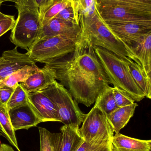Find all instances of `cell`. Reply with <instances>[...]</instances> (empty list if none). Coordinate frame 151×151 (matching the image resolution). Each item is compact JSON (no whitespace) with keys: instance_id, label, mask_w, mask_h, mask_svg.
<instances>
[{"instance_id":"6da1fadb","label":"cell","mask_w":151,"mask_h":151,"mask_svg":"<svg viewBox=\"0 0 151 151\" xmlns=\"http://www.w3.org/2000/svg\"><path fill=\"white\" fill-rule=\"evenodd\" d=\"M69 56L45 65L56 71L60 81L78 103L89 107L110 81L98 57L94 46L81 31L74 51Z\"/></svg>"},{"instance_id":"7a4b0ae2","label":"cell","mask_w":151,"mask_h":151,"mask_svg":"<svg viewBox=\"0 0 151 151\" xmlns=\"http://www.w3.org/2000/svg\"><path fill=\"white\" fill-rule=\"evenodd\" d=\"M94 47L110 83L136 102L144 99L145 95L129 70V64L132 60H126L103 48L96 46Z\"/></svg>"},{"instance_id":"3957f363","label":"cell","mask_w":151,"mask_h":151,"mask_svg":"<svg viewBox=\"0 0 151 151\" xmlns=\"http://www.w3.org/2000/svg\"><path fill=\"white\" fill-rule=\"evenodd\" d=\"M82 33L93 46L105 49L126 60L141 65L139 60L105 26L97 9L86 16L79 13Z\"/></svg>"},{"instance_id":"277c9868","label":"cell","mask_w":151,"mask_h":151,"mask_svg":"<svg viewBox=\"0 0 151 151\" xmlns=\"http://www.w3.org/2000/svg\"><path fill=\"white\" fill-rule=\"evenodd\" d=\"M80 34L79 24L64 33L37 41L27 53L35 63H48L74 52Z\"/></svg>"},{"instance_id":"5b68a950","label":"cell","mask_w":151,"mask_h":151,"mask_svg":"<svg viewBox=\"0 0 151 151\" xmlns=\"http://www.w3.org/2000/svg\"><path fill=\"white\" fill-rule=\"evenodd\" d=\"M17 17L10 35V41L16 47L28 50L37 40L42 24L38 9L15 5Z\"/></svg>"},{"instance_id":"8992f818","label":"cell","mask_w":151,"mask_h":151,"mask_svg":"<svg viewBox=\"0 0 151 151\" xmlns=\"http://www.w3.org/2000/svg\"><path fill=\"white\" fill-rule=\"evenodd\" d=\"M40 91L56 106L60 122L64 125L80 126L86 114L64 85L56 80L52 85Z\"/></svg>"},{"instance_id":"52a82bcc","label":"cell","mask_w":151,"mask_h":151,"mask_svg":"<svg viewBox=\"0 0 151 151\" xmlns=\"http://www.w3.org/2000/svg\"><path fill=\"white\" fill-rule=\"evenodd\" d=\"M79 131L84 141L87 142L111 140L114 135L107 115L95 106L85 114Z\"/></svg>"},{"instance_id":"ba28073f","label":"cell","mask_w":151,"mask_h":151,"mask_svg":"<svg viewBox=\"0 0 151 151\" xmlns=\"http://www.w3.org/2000/svg\"><path fill=\"white\" fill-rule=\"evenodd\" d=\"M104 22L108 29L124 44L131 53V46L138 42L146 34L151 32V26L132 22Z\"/></svg>"},{"instance_id":"9c48e42d","label":"cell","mask_w":151,"mask_h":151,"mask_svg":"<svg viewBox=\"0 0 151 151\" xmlns=\"http://www.w3.org/2000/svg\"><path fill=\"white\" fill-rule=\"evenodd\" d=\"M97 9L104 21L132 22L151 26V12L117 6H100Z\"/></svg>"},{"instance_id":"30bf717a","label":"cell","mask_w":151,"mask_h":151,"mask_svg":"<svg viewBox=\"0 0 151 151\" xmlns=\"http://www.w3.org/2000/svg\"><path fill=\"white\" fill-rule=\"evenodd\" d=\"M27 103L42 122H59L57 109L54 103L41 91L27 93Z\"/></svg>"},{"instance_id":"8fae6325","label":"cell","mask_w":151,"mask_h":151,"mask_svg":"<svg viewBox=\"0 0 151 151\" xmlns=\"http://www.w3.org/2000/svg\"><path fill=\"white\" fill-rule=\"evenodd\" d=\"M35 64V62L29 58L27 53L19 52L17 47L4 51L0 56V81L26 65Z\"/></svg>"},{"instance_id":"7c38bea8","label":"cell","mask_w":151,"mask_h":151,"mask_svg":"<svg viewBox=\"0 0 151 151\" xmlns=\"http://www.w3.org/2000/svg\"><path fill=\"white\" fill-rule=\"evenodd\" d=\"M9 115L15 131L28 129L42 122L28 103L9 109Z\"/></svg>"},{"instance_id":"4fadbf2b","label":"cell","mask_w":151,"mask_h":151,"mask_svg":"<svg viewBox=\"0 0 151 151\" xmlns=\"http://www.w3.org/2000/svg\"><path fill=\"white\" fill-rule=\"evenodd\" d=\"M56 80V71L47 65L33 72L25 81L20 83L27 93L40 91L52 85Z\"/></svg>"},{"instance_id":"5bb4252c","label":"cell","mask_w":151,"mask_h":151,"mask_svg":"<svg viewBox=\"0 0 151 151\" xmlns=\"http://www.w3.org/2000/svg\"><path fill=\"white\" fill-rule=\"evenodd\" d=\"M151 140H142L124 135H113L111 141V151H151Z\"/></svg>"},{"instance_id":"9a60e30c","label":"cell","mask_w":151,"mask_h":151,"mask_svg":"<svg viewBox=\"0 0 151 151\" xmlns=\"http://www.w3.org/2000/svg\"><path fill=\"white\" fill-rule=\"evenodd\" d=\"M79 128V126L75 125H64L61 127L58 151H77L84 142Z\"/></svg>"},{"instance_id":"2e32d148","label":"cell","mask_w":151,"mask_h":151,"mask_svg":"<svg viewBox=\"0 0 151 151\" xmlns=\"http://www.w3.org/2000/svg\"><path fill=\"white\" fill-rule=\"evenodd\" d=\"M151 32L146 34L130 47L131 52L140 62L146 75L151 78Z\"/></svg>"},{"instance_id":"e0dca14e","label":"cell","mask_w":151,"mask_h":151,"mask_svg":"<svg viewBox=\"0 0 151 151\" xmlns=\"http://www.w3.org/2000/svg\"><path fill=\"white\" fill-rule=\"evenodd\" d=\"M137 106L138 104L134 103L129 105L118 107L107 115L108 121L114 133H120L121 130L134 116Z\"/></svg>"},{"instance_id":"ac0fdd59","label":"cell","mask_w":151,"mask_h":151,"mask_svg":"<svg viewBox=\"0 0 151 151\" xmlns=\"http://www.w3.org/2000/svg\"><path fill=\"white\" fill-rule=\"evenodd\" d=\"M78 26L79 25L73 24L61 19L55 17L42 26L40 35L37 41L64 33Z\"/></svg>"},{"instance_id":"d6986e66","label":"cell","mask_w":151,"mask_h":151,"mask_svg":"<svg viewBox=\"0 0 151 151\" xmlns=\"http://www.w3.org/2000/svg\"><path fill=\"white\" fill-rule=\"evenodd\" d=\"M0 132L1 134L9 141L18 151L19 148L15 131L13 129L10 119L9 110L7 105L0 102Z\"/></svg>"},{"instance_id":"ffe728a7","label":"cell","mask_w":151,"mask_h":151,"mask_svg":"<svg viewBox=\"0 0 151 151\" xmlns=\"http://www.w3.org/2000/svg\"><path fill=\"white\" fill-rule=\"evenodd\" d=\"M100 6H113L151 12V0H96Z\"/></svg>"},{"instance_id":"44dd1931","label":"cell","mask_w":151,"mask_h":151,"mask_svg":"<svg viewBox=\"0 0 151 151\" xmlns=\"http://www.w3.org/2000/svg\"><path fill=\"white\" fill-rule=\"evenodd\" d=\"M129 70L137 84L142 91L145 97L151 98V78L145 73L141 65H139L133 61L129 64Z\"/></svg>"},{"instance_id":"7402d4cb","label":"cell","mask_w":151,"mask_h":151,"mask_svg":"<svg viewBox=\"0 0 151 151\" xmlns=\"http://www.w3.org/2000/svg\"><path fill=\"white\" fill-rule=\"evenodd\" d=\"M94 106L107 115L118 108L113 97V88L110 86L105 87L97 97Z\"/></svg>"},{"instance_id":"603a6c76","label":"cell","mask_w":151,"mask_h":151,"mask_svg":"<svg viewBox=\"0 0 151 151\" xmlns=\"http://www.w3.org/2000/svg\"><path fill=\"white\" fill-rule=\"evenodd\" d=\"M39 68L36 64L26 65L12 73L10 75L0 81V87L6 86L11 88H15L17 83L23 82L25 81L30 74Z\"/></svg>"},{"instance_id":"cb8c5ba5","label":"cell","mask_w":151,"mask_h":151,"mask_svg":"<svg viewBox=\"0 0 151 151\" xmlns=\"http://www.w3.org/2000/svg\"><path fill=\"white\" fill-rule=\"evenodd\" d=\"M40 151H58L60 133H52L44 128L39 127Z\"/></svg>"},{"instance_id":"d4e9b609","label":"cell","mask_w":151,"mask_h":151,"mask_svg":"<svg viewBox=\"0 0 151 151\" xmlns=\"http://www.w3.org/2000/svg\"><path fill=\"white\" fill-rule=\"evenodd\" d=\"M70 0H54L50 4L40 11L42 26L53 19L64 9Z\"/></svg>"},{"instance_id":"484cf974","label":"cell","mask_w":151,"mask_h":151,"mask_svg":"<svg viewBox=\"0 0 151 151\" xmlns=\"http://www.w3.org/2000/svg\"><path fill=\"white\" fill-rule=\"evenodd\" d=\"M79 7L76 0H70L67 6L55 17L61 19L75 25H79Z\"/></svg>"},{"instance_id":"4316f807","label":"cell","mask_w":151,"mask_h":151,"mask_svg":"<svg viewBox=\"0 0 151 151\" xmlns=\"http://www.w3.org/2000/svg\"><path fill=\"white\" fill-rule=\"evenodd\" d=\"M27 103V93L20 83H17L14 91L7 103L9 110Z\"/></svg>"},{"instance_id":"83f0119b","label":"cell","mask_w":151,"mask_h":151,"mask_svg":"<svg viewBox=\"0 0 151 151\" xmlns=\"http://www.w3.org/2000/svg\"><path fill=\"white\" fill-rule=\"evenodd\" d=\"M111 140L87 142L84 141L77 151H111Z\"/></svg>"},{"instance_id":"f1b7e54d","label":"cell","mask_w":151,"mask_h":151,"mask_svg":"<svg viewBox=\"0 0 151 151\" xmlns=\"http://www.w3.org/2000/svg\"><path fill=\"white\" fill-rule=\"evenodd\" d=\"M15 22L14 16L6 15L0 11V37L9 30H12Z\"/></svg>"},{"instance_id":"f546056e","label":"cell","mask_w":151,"mask_h":151,"mask_svg":"<svg viewBox=\"0 0 151 151\" xmlns=\"http://www.w3.org/2000/svg\"><path fill=\"white\" fill-rule=\"evenodd\" d=\"M113 94L114 100L118 107L129 105L135 103L134 100L129 96L121 92L115 87L113 88Z\"/></svg>"},{"instance_id":"4dcf8cb0","label":"cell","mask_w":151,"mask_h":151,"mask_svg":"<svg viewBox=\"0 0 151 151\" xmlns=\"http://www.w3.org/2000/svg\"><path fill=\"white\" fill-rule=\"evenodd\" d=\"M79 13L85 15L94 9L97 4L96 0H76Z\"/></svg>"},{"instance_id":"1f68e13d","label":"cell","mask_w":151,"mask_h":151,"mask_svg":"<svg viewBox=\"0 0 151 151\" xmlns=\"http://www.w3.org/2000/svg\"><path fill=\"white\" fill-rule=\"evenodd\" d=\"M15 88H11L6 86L0 87V102L7 105Z\"/></svg>"},{"instance_id":"d6a6232c","label":"cell","mask_w":151,"mask_h":151,"mask_svg":"<svg viewBox=\"0 0 151 151\" xmlns=\"http://www.w3.org/2000/svg\"><path fill=\"white\" fill-rule=\"evenodd\" d=\"M47 0H30V7L38 9L39 12L45 7Z\"/></svg>"},{"instance_id":"836d02e7","label":"cell","mask_w":151,"mask_h":151,"mask_svg":"<svg viewBox=\"0 0 151 151\" xmlns=\"http://www.w3.org/2000/svg\"><path fill=\"white\" fill-rule=\"evenodd\" d=\"M0 151H14L13 148L8 145L1 144L0 147Z\"/></svg>"},{"instance_id":"e575fe53","label":"cell","mask_w":151,"mask_h":151,"mask_svg":"<svg viewBox=\"0 0 151 151\" xmlns=\"http://www.w3.org/2000/svg\"><path fill=\"white\" fill-rule=\"evenodd\" d=\"M12 2L15 3V5H21V0H0V5L4 2Z\"/></svg>"},{"instance_id":"d590c367","label":"cell","mask_w":151,"mask_h":151,"mask_svg":"<svg viewBox=\"0 0 151 151\" xmlns=\"http://www.w3.org/2000/svg\"><path fill=\"white\" fill-rule=\"evenodd\" d=\"M30 0H21V5L30 7Z\"/></svg>"},{"instance_id":"8d00e7d4","label":"cell","mask_w":151,"mask_h":151,"mask_svg":"<svg viewBox=\"0 0 151 151\" xmlns=\"http://www.w3.org/2000/svg\"><path fill=\"white\" fill-rule=\"evenodd\" d=\"M53 1H54V0H47V3H46V5H45V7H44V8H45V7H46V6H48V5H49V4H50ZM44 8H43V9H44Z\"/></svg>"},{"instance_id":"74e56055","label":"cell","mask_w":151,"mask_h":151,"mask_svg":"<svg viewBox=\"0 0 151 151\" xmlns=\"http://www.w3.org/2000/svg\"><path fill=\"white\" fill-rule=\"evenodd\" d=\"M1 141H0V147H1Z\"/></svg>"},{"instance_id":"f35d334b","label":"cell","mask_w":151,"mask_h":151,"mask_svg":"<svg viewBox=\"0 0 151 151\" xmlns=\"http://www.w3.org/2000/svg\"><path fill=\"white\" fill-rule=\"evenodd\" d=\"M1 5H0V7H1Z\"/></svg>"}]
</instances>
